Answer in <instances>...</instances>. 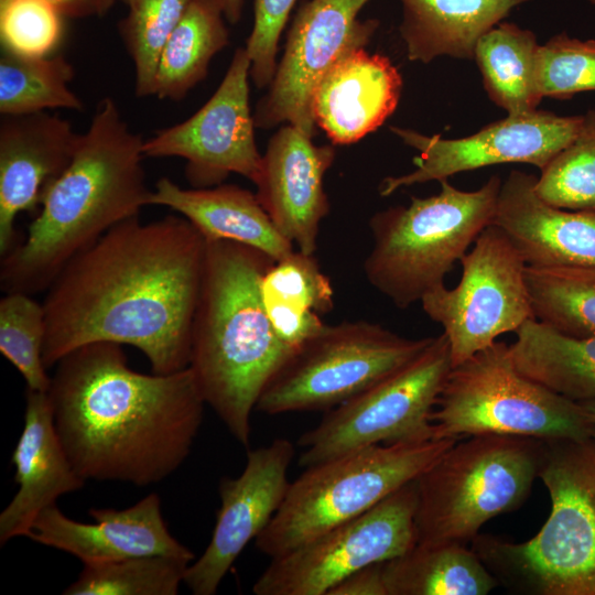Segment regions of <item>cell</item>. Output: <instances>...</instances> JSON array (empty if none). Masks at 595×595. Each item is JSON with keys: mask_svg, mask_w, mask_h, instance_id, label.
Instances as JSON below:
<instances>
[{"mask_svg": "<svg viewBox=\"0 0 595 595\" xmlns=\"http://www.w3.org/2000/svg\"><path fill=\"white\" fill-rule=\"evenodd\" d=\"M534 318L559 333L595 337V266L526 268Z\"/></svg>", "mask_w": 595, "mask_h": 595, "instance_id": "obj_31", "label": "cell"}, {"mask_svg": "<svg viewBox=\"0 0 595 595\" xmlns=\"http://www.w3.org/2000/svg\"><path fill=\"white\" fill-rule=\"evenodd\" d=\"M224 13L216 0H193L159 56L153 94L181 100L208 73L213 57L228 45Z\"/></svg>", "mask_w": 595, "mask_h": 595, "instance_id": "obj_28", "label": "cell"}, {"mask_svg": "<svg viewBox=\"0 0 595 595\" xmlns=\"http://www.w3.org/2000/svg\"><path fill=\"white\" fill-rule=\"evenodd\" d=\"M537 84L542 98L564 99L595 90V41L561 33L540 45Z\"/></svg>", "mask_w": 595, "mask_h": 595, "instance_id": "obj_36", "label": "cell"}, {"mask_svg": "<svg viewBox=\"0 0 595 595\" xmlns=\"http://www.w3.org/2000/svg\"><path fill=\"white\" fill-rule=\"evenodd\" d=\"M529 0H400V34L410 61L474 58L478 40Z\"/></svg>", "mask_w": 595, "mask_h": 595, "instance_id": "obj_25", "label": "cell"}, {"mask_svg": "<svg viewBox=\"0 0 595 595\" xmlns=\"http://www.w3.org/2000/svg\"><path fill=\"white\" fill-rule=\"evenodd\" d=\"M121 1L125 2L126 4H128V2H129L130 0H121Z\"/></svg>", "mask_w": 595, "mask_h": 595, "instance_id": "obj_47", "label": "cell"}, {"mask_svg": "<svg viewBox=\"0 0 595 595\" xmlns=\"http://www.w3.org/2000/svg\"><path fill=\"white\" fill-rule=\"evenodd\" d=\"M296 0H255L251 33L245 46L250 78L258 88L269 86L277 71L278 43Z\"/></svg>", "mask_w": 595, "mask_h": 595, "instance_id": "obj_39", "label": "cell"}, {"mask_svg": "<svg viewBox=\"0 0 595 595\" xmlns=\"http://www.w3.org/2000/svg\"><path fill=\"white\" fill-rule=\"evenodd\" d=\"M293 456V444L275 439L248 451L238 477L220 480V507L210 541L184 577L193 594H215L241 551L269 524L288 493Z\"/></svg>", "mask_w": 595, "mask_h": 595, "instance_id": "obj_17", "label": "cell"}, {"mask_svg": "<svg viewBox=\"0 0 595 595\" xmlns=\"http://www.w3.org/2000/svg\"><path fill=\"white\" fill-rule=\"evenodd\" d=\"M263 304L275 335L294 350L316 336L325 326L313 311L271 300H263Z\"/></svg>", "mask_w": 595, "mask_h": 595, "instance_id": "obj_40", "label": "cell"}, {"mask_svg": "<svg viewBox=\"0 0 595 595\" xmlns=\"http://www.w3.org/2000/svg\"><path fill=\"white\" fill-rule=\"evenodd\" d=\"M62 37V15L44 0H8L0 6L3 51L47 56Z\"/></svg>", "mask_w": 595, "mask_h": 595, "instance_id": "obj_38", "label": "cell"}, {"mask_svg": "<svg viewBox=\"0 0 595 595\" xmlns=\"http://www.w3.org/2000/svg\"><path fill=\"white\" fill-rule=\"evenodd\" d=\"M250 60L234 53L213 96L190 118L144 139L145 158H182L192 187L219 184L231 173L255 182L261 165L249 105Z\"/></svg>", "mask_w": 595, "mask_h": 595, "instance_id": "obj_15", "label": "cell"}, {"mask_svg": "<svg viewBox=\"0 0 595 595\" xmlns=\"http://www.w3.org/2000/svg\"><path fill=\"white\" fill-rule=\"evenodd\" d=\"M515 333L509 348L521 374L570 400H595V337L566 336L537 320Z\"/></svg>", "mask_w": 595, "mask_h": 595, "instance_id": "obj_26", "label": "cell"}, {"mask_svg": "<svg viewBox=\"0 0 595 595\" xmlns=\"http://www.w3.org/2000/svg\"><path fill=\"white\" fill-rule=\"evenodd\" d=\"M537 177L513 170L501 182L491 224L528 267L595 266V210L553 206L536 192Z\"/></svg>", "mask_w": 595, "mask_h": 595, "instance_id": "obj_21", "label": "cell"}, {"mask_svg": "<svg viewBox=\"0 0 595 595\" xmlns=\"http://www.w3.org/2000/svg\"><path fill=\"white\" fill-rule=\"evenodd\" d=\"M578 403H581L588 419L595 425V400L582 401Z\"/></svg>", "mask_w": 595, "mask_h": 595, "instance_id": "obj_45", "label": "cell"}, {"mask_svg": "<svg viewBox=\"0 0 595 595\" xmlns=\"http://www.w3.org/2000/svg\"><path fill=\"white\" fill-rule=\"evenodd\" d=\"M73 65L63 56H23L3 51L0 58V113L23 116L51 109L82 111L71 89Z\"/></svg>", "mask_w": 595, "mask_h": 595, "instance_id": "obj_30", "label": "cell"}, {"mask_svg": "<svg viewBox=\"0 0 595 595\" xmlns=\"http://www.w3.org/2000/svg\"><path fill=\"white\" fill-rule=\"evenodd\" d=\"M191 560L143 555L86 563L65 595H175L184 583Z\"/></svg>", "mask_w": 595, "mask_h": 595, "instance_id": "obj_32", "label": "cell"}, {"mask_svg": "<svg viewBox=\"0 0 595 595\" xmlns=\"http://www.w3.org/2000/svg\"><path fill=\"white\" fill-rule=\"evenodd\" d=\"M225 19L230 23H237L241 15L244 0H216Z\"/></svg>", "mask_w": 595, "mask_h": 595, "instance_id": "obj_43", "label": "cell"}, {"mask_svg": "<svg viewBox=\"0 0 595 595\" xmlns=\"http://www.w3.org/2000/svg\"><path fill=\"white\" fill-rule=\"evenodd\" d=\"M538 477L551 510L516 543L477 534L470 548L499 585L529 595H595V437L544 441Z\"/></svg>", "mask_w": 595, "mask_h": 595, "instance_id": "obj_5", "label": "cell"}, {"mask_svg": "<svg viewBox=\"0 0 595 595\" xmlns=\"http://www.w3.org/2000/svg\"><path fill=\"white\" fill-rule=\"evenodd\" d=\"M144 139L111 97L102 98L72 160L46 192L23 241L1 257L4 293L45 292L61 270L104 234L150 205Z\"/></svg>", "mask_w": 595, "mask_h": 595, "instance_id": "obj_3", "label": "cell"}, {"mask_svg": "<svg viewBox=\"0 0 595 595\" xmlns=\"http://www.w3.org/2000/svg\"><path fill=\"white\" fill-rule=\"evenodd\" d=\"M382 563L363 567L335 585L328 595H388Z\"/></svg>", "mask_w": 595, "mask_h": 595, "instance_id": "obj_41", "label": "cell"}, {"mask_svg": "<svg viewBox=\"0 0 595 595\" xmlns=\"http://www.w3.org/2000/svg\"><path fill=\"white\" fill-rule=\"evenodd\" d=\"M274 262L247 245L207 240L193 320L188 367L206 404L245 446L262 391L295 351L275 335L262 300L261 280Z\"/></svg>", "mask_w": 595, "mask_h": 595, "instance_id": "obj_4", "label": "cell"}, {"mask_svg": "<svg viewBox=\"0 0 595 595\" xmlns=\"http://www.w3.org/2000/svg\"><path fill=\"white\" fill-rule=\"evenodd\" d=\"M263 300L282 302L317 314L334 307V289L314 255L294 250L275 261L261 280Z\"/></svg>", "mask_w": 595, "mask_h": 595, "instance_id": "obj_37", "label": "cell"}, {"mask_svg": "<svg viewBox=\"0 0 595 595\" xmlns=\"http://www.w3.org/2000/svg\"><path fill=\"white\" fill-rule=\"evenodd\" d=\"M369 1L310 0L299 9L268 94L256 107V128L289 123L315 136L316 86L342 57L365 47L379 25L378 20L358 18Z\"/></svg>", "mask_w": 595, "mask_h": 595, "instance_id": "obj_14", "label": "cell"}, {"mask_svg": "<svg viewBox=\"0 0 595 595\" xmlns=\"http://www.w3.org/2000/svg\"><path fill=\"white\" fill-rule=\"evenodd\" d=\"M193 0H130L120 33L134 69L138 97L153 94L159 56Z\"/></svg>", "mask_w": 595, "mask_h": 595, "instance_id": "obj_34", "label": "cell"}, {"mask_svg": "<svg viewBox=\"0 0 595 595\" xmlns=\"http://www.w3.org/2000/svg\"><path fill=\"white\" fill-rule=\"evenodd\" d=\"M19 489L0 513V543L26 537L37 516L85 485L54 425L47 392L26 389L22 433L11 458Z\"/></svg>", "mask_w": 595, "mask_h": 595, "instance_id": "obj_22", "label": "cell"}, {"mask_svg": "<svg viewBox=\"0 0 595 595\" xmlns=\"http://www.w3.org/2000/svg\"><path fill=\"white\" fill-rule=\"evenodd\" d=\"M451 369L450 344L442 333L409 364L328 410L304 432L300 465L306 468L374 445L433 439L431 413Z\"/></svg>", "mask_w": 595, "mask_h": 595, "instance_id": "obj_11", "label": "cell"}, {"mask_svg": "<svg viewBox=\"0 0 595 595\" xmlns=\"http://www.w3.org/2000/svg\"><path fill=\"white\" fill-rule=\"evenodd\" d=\"M440 193L411 197L408 206L376 213L367 281L397 307L407 309L444 285L455 262L493 221L501 181L493 175L478 190L461 191L440 181Z\"/></svg>", "mask_w": 595, "mask_h": 595, "instance_id": "obj_6", "label": "cell"}, {"mask_svg": "<svg viewBox=\"0 0 595 595\" xmlns=\"http://www.w3.org/2000/svg\"><path fill=\"white\" fill-rule=\"evenodd\" d=\"M47 391L58 437L85 480L145 487L188 457L206 404L190 367L131 369L122 345L80 346L54 366Z\"/></svg>", "mask_w": 595, "mask_h": 595, "instance_id": "obj_2", "label": "cell"}, {"mask_svg": "<svg viewBox=\"0 0 595 595\" xmlns=\"http://www.w3.org/2000/svg\"><path fill=\"white\" fill-rule=\"evenodd\" d=\"M415 480L363 515L270 560L256 595H328L354 572L398 558L416 544Z\"/></svg>", "mask_w": 595, "mask_h": 595, "instance_id": "obj_13", "label": "cell"}, {"mask_svg": "<svg viewBox=\"0 0 595 595\" xmlns=\"http://www.w3.org/2000/svg\"><path fill=\"white\" fill-rule=\"evenodd\" d=\"M206 252V238L181 215H138L109 229L45 291L46 369L96 342L138 348L154 374L187 368Z\"/></svg>", "mask_w": 595, "mask_h": 595, "instance_id": "obj_1", "label": "cell"}, {"mask_svg": "<svg viewBox=\"0 0 595 595\" xmlns=\"http://www.w3.org/2000/svg\"><path fill=\"white\" fill-rule=\"evenodd\" d=\"M582 116L563 117L545 110H533L506 118L461 139H442L418 131L390 127V130L419 155L415 170L386 177L380 195L389 196L401 187L450 176L479 167L504 163H529L543 170L576 136Z\"/></svg>", "mask_w": 595, "mask_h": 595, "instance_id": "obj_16", "label": "cell"}, {"mask_svg": "<svg viewBox=\"0 0 595 595\" xmlns=\"http://www.w3.org/2000/svg\"><path fill=\"white\" fill-rule=\"evenodd\" d=\"M459 262L462 277L455 288L441 285L420 301L424 313L443 327L452 367L536 320L527 264L500 228L488 225Z\"/></svg>", "mask_w": 595, "mask_h": 595, "instance_id": "obj_12", "label": "cell"}, {"mask_svg": "<svg viewBox=\"0 0 595 595\" xmlns=\"http://www.w3.org/2000/svg\"><path fill=\"white\" fill-rule=\"evenodd\" d=\"M435 407L431 423L436 439L584 440L595 432L581 403L521 374L504 342L452 367Z\"/></svg>", "mask_w": 595, "mask_h": 595, "instance_id": "obj_9", "label": "cell"}, {"mask_svg": "<svg viewBox=\"0 0 595 595\" xmlns=\"http://www.w3.org/2000/svg\"><path fill=\"white\" fill-rule=\"evenodd\" d=\"M46 320L43 303L12 292L0 300V351L24 378L28 389L47 392L51 376L43 361Z\"/></svg>", "mask_w": 595, "mask_h": 595, "instance_id": "obj_35", "label": "cell"}, {"mask_svg": "<svg viewBox=\"0 0 595 595\" xmlns=\"http://www.w3.org/2000/svg\"><path fill=\"white\" fill-rule=\"evenodd\" d=\"M69 121L47 111L2 116L0 123V256L15 245V218L34 212L69 164L78 139Z\"/></svg>", "mask_w": 595, "mask_h": 595, "instance_id": "obj_20", "label": "cell"}, {"mask_svg": "<svg viewBox=\"0 0 595 595\" xmlns=\"http://www.w3.org/2000/svg\"><path fill=\"white\" fill-rule=\"evenodd\" d=\"M457 440L374 445L306 467L256 538L257 549L277 558L363 515L415 480Z\"/></svg>", "mask_w": 595, "mask_h": 595, "instance_id": "obj_8", "label": "cell"}, {"mask_svg": "<svg viewBox=\"0 0 595 595\" xmlns=\"http://www.w3.org/2000/svg\"><path fill=\"white\" fill-rule=\"evenodd\" d=\"M117 0H94L98 15H102L109 11Z\"/></svg>", "mask_w": 595, "mask_h": 595, "instance_id": "obj_44", "label": "cell"}, {"mask_svg": "<svg viewBox=\"0 0 595 595\" xmlns=\"http://www.w3.org/2000/svg\"><path fill=\"white\" fill-rule=\"evenodd\" d=\"M539 44L530 30L499 22L477 42L474 58L490 99L521 115L537 109L542 99L537 84Z\"/></svg>", "mask_w": 595, "mask_h": 595, "instance_id": "obj_29", "label": "cell"}, {"mask_svg": "<svg viewBox=\"0 0 595 595\" xmlns=\"http://www.w3.org/2000/svg\"><path fill=\"white\" fill-rule=\"evenodd\" d=\"M388 595H486L499 583L466 544L416 543L383 562Z\"/></svg>", "mask_w": 595, "mask_h": 595, "instance_id": "obj_27", "label": "cell"}, {"mask_svg": "<svg viewBox=\"0 0 595 595\" xmlns=\"http://www.w3.org/2000/svg\"><path fill=\"white\" fill-rule=\"evenodd\" d=\"M432 338L402 337L368 321L325 324L272 377L256 409L269 415L328 411L409 364Z\"/></svg>", "mask_w": 595, "mask_h": 595, "instance_id": "obj_10", "label": "cell"}, {"mask_svg": "<svg viewBox=\"0 0 595 595\" xmlns=\"http://www.w3.org/2000/svg\"><path fill=\"white\" fill-rule=\"evenodd\" d=\"M150 205L171 208L185 217L207 240H230L256 248L279 261L294 251L277 229L256 193L231 184L184 188L161 177Z\"/></svg>", "mask_w": 595, "mask_h": 595, "instance_id": "obj_24", "label": "cell"}, {"mask_svg": "<svg viewBox=\"0 0 595 595\" xmlns=\"http://www.w3.org/2000/svg\"><path fill=\"white\" fill-rule=\"evenodd\" d=\"M8 0H0V6L4 4Z\"/></svg>", "mask_w": 595, "mask_h": 595, "instance_id": "obj_46", "label": "cell"}, {"mask_svg": "<svg viewBox=\"0 0 595 595\" xmlns=\"http://www.w3.org/2000/svg\"><path fill=\"white\" fill-rule=\"evenodd\" d=\"M334 159L333 145H316L286 123L269 140L253 182L277 229L304 253H315L321 221L329 212L324 176Z\"/></svg>", "mask_w": 595, "mask_h": 595, "instance_id": "obj_18", "label": "cell"}, {"mask_svg": "<svg viewBox=\"0 0 595 595\" xmlns=\"http://www.w3.org/2000/svg\"><path fill=\"white\" fill-rule=\"evenodd\" d=\"M536 192L569 210H595V110L582 115L574 139L541 170Z\"/></svg>", "mask_w": 595, "mask_h": 595, "instance_id": "obj_33", "label": "cell"}, {"mask_svg": "<svg viewBox=\"0 0 595 595\" xmlns=\"http://www.w3.org/2000/svg\"><path fill=\"white\" fill-rule=\"evenodd\" d=\"M544 441L509 435L457 440L416 479L419 544H466L491 518L517 510L539 475Z\"/></svg>", "mask_w": 595, "mask_h": 595, "instance_id": "obj_7", "label": "cell"}, {"mask_svg": "<svg viewBox=\"0 0 595 595\" xmlns=\"http://www.w3.org/2000/svg\"><path fill=\"white\" fill-rule=\"evenodd\" d=\"M593 436L595 437V432L593 433Z\"/></svg>", "mask_w": 595, "mask_h": 595, "instance_id": "obj_49", "label": "cell"}, {"mask_svg": "<svg viewBox=\"0 0 595 595\" xmlns=\"http://www.w3.org/2000/svg\"><path fill=\"white\" fill-rule=\"evenodd\" d=\"M62 17L82 18L97 14L94 0H44Z\"/></svg>", "mask_w": 595, "mask_h": 595, "instance_id": "obj_42", "label": "cell"}, {"mask_svg": "<svg viewBox=\"0 0 595 595\" xmlns=\"http://www.w3.org/2000/svg\"><path fill=\"white\" fill-rule=\"evenodd\" d=\"M93 523L65 516L57 505L45 508L26 538L79 559L83 564L143 555H170L193 561L195 554L169 531L160 497L152 493L125 509L93 508Z\"/></svg>", "mask_w": 595, "mask_h": 595, "instance_id": "obj_19", "label": "cell"}, {"mask_svg": "<svg viewBox=\"0 0 595 595\" xmlns=\"http://www.w3.org/2000/svg\"><path fill=\"white\" fill-rule=\"evenodd\" d=\"M401 89L400 73L388 57L357 48L342 57L318 83L312 113L333 143L350 144L392 115Z\"/></svg>", "mask_w": 595, "mask_h": 595, "instance_id": "obj_23", "label": "cell"}, {"mask_svg": "<svg viewBox=\"0 0 595 595\" xmlns=\"http://www.w3.org/2000/svg\"><path fill=\"white\" fill-rule=\"evenodd\" d=\"M589 2H592L593 4H595V0H588Z\"/></svg>", "mask_w": 595, "mask_h": 595, "instance_id": "obj_48", "label": "cell"}]
</instances>
